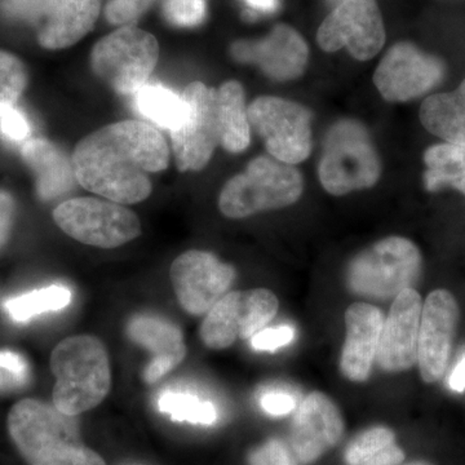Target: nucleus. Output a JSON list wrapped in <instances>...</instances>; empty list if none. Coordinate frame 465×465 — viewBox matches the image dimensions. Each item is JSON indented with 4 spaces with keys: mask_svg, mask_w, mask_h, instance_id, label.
<instances>
[{
    "mask_svg": "<svg viewBox=\"0 0 465 465\" xmlns=\"http://www.w3.org/2000/svg\"><path fill=\"white\" fill-rule=\"evenodd\" d=\"M73 168L79 185L119 204L145 201L149 174L166 170L170 149L150 124L137 121L105 125L75 146Z\"/></svg>",
    "mask_w": 465,
    "mask_h": 465,
    "instance_id": "1",
    "label": "nucleus"
},
{
    "mask_svg": "<svg viewBox=\"0 0 465 465\" xmlns=\"http://www.w3.org/2000/svg\"><path fill=\"white\" fill-rule=\"evenodd\" d=\"M51 370L56 378L54 405L67 416L99 406L112 388L108 351L96 336L76 335L58 342Z\"/></svg>",
    "mask_w": 465,
    "mask_h": 465,
    "instance_id": "2",
    "label": "nucleus"
},
{
    "mask_svg": "<svg viewBox=\"0 0 465 465\" xmlns=\"http://www.w3.org/2000/svg\"><path fill=\"white\" fill-rule=\"evenodd\" d=\"M302 194V177L291 164L273 157L252 159L246 171L235 174L220 193L219 208L229 219H243L289 207Z\"/></svg>",
    "mask_w": 465,
    "mask_h": 465,
    "instance_id": "3",
    "label": "nucleus"
},
{
    "mask_svg": "<svg viewBox=\"0 0 465 465\" xmlns=\"http://www.w3.org/2000/svg\"><path fill=\"white\" fill-rule=\"evenodd\" d=\"M381 173V159L362 124L342 121L332 125L318 164L324 191L345 195L369 189L378 183Z\"/></svg>",
    "mask_w": 465,
    "mask_h": 465,
    "instance_id": "4",
    "label": "nucleus"
},
{
    "mask_svg": "<svg viewBox=\"0 0 465 465\" xmlns=\"http://www.w3.org/2000/svg\"><path fill=\"white\" fill-rule=\"evenodd\" d=\"M421 272L416 244L402 237H388L362 251L348 269L349 289L365 298L391 299L414 289Z\"/></svg>",
    "mask_w": 465,
    "mask_h": 465,
    "instance_id": "5",
    "label": "nucleus"
},
{
    "mask_svg": "<svg viewBox=\"0 0 465 465\" xmlns=\"http://www.w3.org/2000/svg\"><path fill=\"white\" fill-rule=\"evenodd\" d=\"M159 58L157 39L145 30L122 26L94 45L91 67L118 94H136L148 84Z\"/></svg>",
    "mask_w": 465,
    "mask_h": 465,
    "instance_id": "6",
    "label": "nucleus"
},
{
    "mask_svg": "<svg viewBox=\"0 0 465 465\" xmlns=\"http://www.w3.org/2000/svg\"><path fill=\"white\" fill-rule=\"evenodd\" d=\"M0 11L35 27L45 50H64L91 32L100 16L101 0H0Z\"/></svg>",
    "mask_w": 465,
    "mask_h": 465,
    "instance_id": "7",
    "label": "nucleus"
},
{
    "mask_svg": "<svg viewBox=\"0 0 465 465\" xmlns=\"http://www.w3.org/2000/svg\"><path fill=\"white\" fill-rule=\"evenodd\" d=\"M58 228L73 240L100 247L115 249L142 234L139 217L124 204L96 198H73L54 208Z\"/></svg>",
    "mask_w": 465,
    "mask_h": 465,
    "instance_id": "8",
    "label": "nucleus"
},
{
    "mask_svg": "<svg viewBox=\"0 0 465 465\" xmlns=\"http://www.w3.org/2000/svg\"><path fill=\"white\" fill-rule=\"evenodd\" d=\"M280 302L272 291H232L208 312L202 323V341L210 349L232 347L238 339L247 341L265 329L277 314Z\"/></svg>",
    "mask_w": 465,
    "mask_h": 465,
    "instance_id": "9",
    "label": "nucleus"
},
{
    "mask_svg": "<svg viewBox=\"0 0 465 465\" xmlns=\"http://www.w3.org/2000/svg\"><path fill=\"white\" fill-rule=\"evenodd\" d=\"M182 122L170 131L176 166L182 173L207 166L220 143L217 91L193 82L182 94Z\"/></svg>",
    "mask_w": 465,
    "mask_h": 465,
    "instance_id": "10",
    "label": "nucleus"
},
{
    "mask_svg": "<svg viewBox=\"0 0 465 465\" xmlns=\"http://www.w3.org/2000/svg\"><path fill=\"white\" fill-rule=\"evenodd\" d=\"M250 125L264 140L272 157L298 164L312 150V115L304 106L280 97L262 96L249 106Z\"/></svg>",
    "mask_w": 465,
    "mask_h": 465,
    "instance_id": "11",
    "label": "nucleus"
},
{
    "mask_svg": "<svg viewBox=\"0 0 465 465\" xmlns=\"http://www.w3.org/2000/svg\"><path fill=\"white\" fill-rule=\"evenodd\" d=\"M317 42L326 52L347 48L356 60L374 58L385 43L384 21L376 0H342L321 24Z\"/></svg>",
    "mask_w": 465,
    "mask_h": 465,
    "instance_id": "12",
    "label": "nucleus"
},
{
    "mask_svg": "<svg viewBox=\"0 0 465 465\" xmlns=\"http://www.w3.org/2000/svg\"><path fill=\"white\" fill-rule=\"evenodd\" d=\"M7 423L11 439L30 464L60 446L79 443L73 416L43 401H20L9 411Z\"/></svg>",
    "mask_w": 465,
    "mask_h": 465,
    "instance_id": "13",
    "label": "nucleus"
},
{
    "mask_svg": "<svg viewBox=\"0 0 465 465\" xmlns=\"http://www.w3.org/2000/svg\"><path fill=\"white\" fill-rule=\"evenodd\" d=\"M170 278L183 311L192 316H202L228 293L235 271L213 253L192 250L174 260Z\"/></svg>",
    "mask_w": 465,
    "mask_h": 465,
    "instance_id": "14",
    "label": "nucleus"
},
{
    "mask_svg": "<svg viewBox=\"0 0 465 465\" xmlns=\"http://www.w3.org/2000/svg\"><path fill=\"white\" fill-rule=\"evenodd\" d=\"M445 66L409 42L394 45L376 67L374 84L382 97L391 103H406L442 81Z\"/></svg>",
    "mask_w": 465,
    "mask_h": 465,
    "instance_id": "15",
    "label": "nucleus"
},
{
    "mask_svg": "<svg viewBox=\"0 0 465 465\" xmlns=\"http://www.w3.org/2000/svg\"><path fill=\"white\" fill-rule=\"evenodd\" d=\"M459 322L457 299L446 290L428 295L421 311L418 365L427 384L440 381L448 369Z\"/></svg>",
    "mask_w": 465,
    "mask_h": 465,
    "instance_id": "16",
    "label": "nucleus"
},
{
    "mask_svg": "<svg viewBox=\"0 0 465 465\" xmlns=\"http://www.w3.org/2000/svg\"><path fill=\"white\" fill-rule=\"evenodd\" d=\"M423 300L414 289L394 298L382 323L376 362L387 372H401L418 363V341Z\"/></svg>",
    "mask_w": 465,
    "mask_h": 465,
    "instance_id": "17",
    "label": "nucleus"
},
{
    "mask_svg": "<svg viewBox=\"0 0 465 465\" xmlns=\"http://www.w3.org/2000/svg\"><path fill=\"white\" fill-rule=\"evenodd\" d=\"M232 54L240 63L255 64L269 78L291 81L307 67V42L289 25H277L260 41H240L232 45Z\"/></svg>",
    "mask_w": 465,
    "mask_h": 465,
    "instance_id": "18",
    "label": "nucleus"
},
{
    "mask_svg": "<svg viewBox=\"0 0 465 465\" xmlns=\"http://www.w3.org/2000/svg\"><path fill=\"white\" fill-rule=\"evenodd\" d=\"M344 434V420L338 406L321 391L302 401L291 430V446L302 464L314 463Z\"/></svg>",
    "mask_w": 465,
    "mask_h": 465,
    "instance_id": "19",
    "label": "nucleus"
},
{
    "mask_svg": "<svg viewBox=\"0 0 465 465\" xmlns=\"http://www.w3.org/2000/svg\"><path fill=\"white\" fill-rule=\"evenodd\" d=\"M384 318L381 309L367 302H354L347 309V339L342 347L341 370L351 381L370 378L378 354Z\"/></svg>",
    "mask_w": 465,
    "mask_h": 465,
    "instance_id": "20",
    "label": "nucleus"
},
{
    "mask_svg": "<svg viewBox=\"0 0 465 465\" xmlns=\"http://www.w3.org/2000/svg\"><path fill=\"white\" fill-rule=\"evenodd\" d=\"M128 335L136 344L148 349L153 360L143 379L149 384L163 378L186 357V345L179 327L158 317H134L128 324Z\"/></svg>",
    "mask_w": 465,
    "mask_h": 465,
    "instance_id": "21",
    "label": "nucleus"
},
{
    "mask_svg": "<svg viewBox=\"0 0 465 465\" xmlns=\"http://www.w3.org/2000/svg\"><path fill=\"white\" fill-rule=\"evenodd\" d=\"M21 157L35 174L36 192L42 200H56L78 183L72 159L47 140H29L21 148Z\"/></svg>",
    "mask_w": 465,
    "mask_h": 465,
    "instance_id": "22",
    "label": "nucleus"
},
{
    "mask_svg": "<svg viewBox=\"0 0 465 465\" xmlns=\"http://www.w3.org/2000/svg\"><path fill=\"white\" fill-rule=\"evenodd\" d=\"M420 121L443 142L465 146V79L455 91L428 97L420 108Z\"/></svg>",
    "mask_w": 465,
    "mask_h": 465,
    "instance_id": "23",
    "label": "nucleus"
},
{
    "mask_svg": "<svg viewBox=\"0 0 465 465\" xmlns=\"http://www.w3.org/2000/svg\"><path fill=\"white\" fill-rule=\"evenodd\" d=\"M220 145L229 153H242L249 148L251 125L243 87L238 82H226L217 90Z\"/></svg>",
    "mask_w": 465,
    "mask_h": 465,
    "instance_id": "24",
    "label": "nucleus"
},
{
    "mask_svg": "<svg viewBox=\"0 0 465 465\" xmlns=\"http://www.w3.org/2000/svg\"><path fill=\"white\" fill-rule=\"evenodd\" d=\"M424 185L430 192L457 189L465 195V146L439 143L424 154Z\"/></svg>",
    "mask_w": 465,
    "mask_h": 465,
    "instance_id": "25",
    "label": "nucleus"
},
{
    "mask_svg": "<svg viewBox=\"0 0 465 465\" xmlns=\"http://www.w3.org/2000/svg\"><path fill=\"white\" fill-rule=\"evenodd\" d=\"M405 452L396 445V434L385 427H375L351 440L345 451L348 465H399Z\"/></svg>",
    "mask_w": 465,
    "mask_h": 465,
    "instance_id": "26",
    "label": "nucleus"
},
{
    "mask_svg": "<svg viewBox=\"0 0 465 465\" xmlns=\"http://www.w3.org/2000/svg\"><path fill=\"white\" fill-rule=\"evenodd\" d=\"M72 298V291L67 287L54 284L8 299L3 307L15 322H27L42 314L66 308Z\"/></svg>",
    "mask_w": 465,
    "mask_h": 465,
    "instance_id": "27",
    "label": "nucleus"
},
{
    "mask_svg": "<svg viewBox=\"0 0 465 465\" xmlns=\"http://www.w3.org/2000/svg\"><path fill=\"white\" fill-rule=\"evenodd\" d=\"M134 94L136 109L159 127L173 131L182 122V94L179 96L161 84H148Z\"/></svg>",
    "mask_w": 465,
    "mask_h": 465,
    "instance_id": "28",
    "label": "nucleus"
},
{
    "mask_svg": "<svg viewBox=\"0 0 465 465\" xmlns=\"http://www.w3.org/2000/svg\"><path fill=\"white\" fill-rule=\"evenodd\" d=\"M158 407L173 420L188 421L192 424L213 425L217 420V410L208 401L182 391H166L158 400Z\"/></svg>",
    "mask_w": 465,
    "mask_h": 465,
    "instance_id": "29",
    "label": "nucleus"
},
{
    "mask_svg": "<svg viewBox=\"0 0 465 465\" xmlns=\"http://www.w3.org/2000/svg\"><path fill=\"white\" fill-rule=\"evenodd\" d=\"M29 75L23 61L0 50V114L15 108L25 91Z\"/></svg>",
    "mask_w": 465,
    "mask_h": 465,
    "instance_id": "30",
    "label": "nucleus"
},
{
    "mask_svg": "<svg viewBox=\"0 0 465 465\" xmlns=\"http://www.w3.org/2000/svg\"><path fill=\"white\" fill-rule=\"evenodd\" d=\"M163 15L174 26L195 27L206 20L207 0H164Z\"/></svg>",
    "mask_w": 465,
    "mask_h": 465,
    "instance_id": "31",
    "label": "nucleus"
},
{
    "mask_svg": "<svg viewBox=\"0 0 465 465\" xmlns=\"http://www.w3.org/2000/svg\"><path fill=\"white\" fill-rule=\"evenodd\" d=\"M32 465H106L94 450L81 443H69L52 450Z\"/></svg>",
    "mask_w": 465,
    "mask_h": 465,
    "instance_id": "32",
    "label": "nucleus"
},
{
    "mask_svg": "<svg viewBox=\"0 0 465 465\" xmlns=\"http://www.w3.org/2000/svg\"><path fill=\"white\" fill-rule=\"evenodd\" d=\"M30 379L29 363L23 354L0 351V391L20 390Z\"/></svg>",
    "mask_w": 465,
    "mask_h": 465,
    "instance_id": "33",
    "label": "nucleus"
},
{
    "mask_svg": "<svg viewBox=\"0 0 465 465\" xmlns=\"http://www.w3.org/2000/svg\"><path fill=\"white\" fill-rule=\"evenodd\" d=\"M155 0H109L105 17L113 25L134 26Z\"/></svg>",
    "mask_w": 465,
    "mask_h": 465,
    "instance_id": "34",
    "label": "nucleus"
},
{
    "mask_svg": "<svg viewBox=\"0 0 465 465\" xmlns=\"http://www.w3.org/2000/svg\"><path fill=\"white\" fill-rule=\"evenodd\" d=\"M250 465H296L289 449L281 440H271L256 449L249 458Z\"/></svg>",
    "mask_w": 465,
    "mask_h": 465,
    "instance_id": "35",
    "label": "nucleus"
},
{
    "mask_svg": "<svg viewBox=\"0 0 465 465\" xmlns=\"http://www.w3.org/2000/svg\"><path fill=\"white\" fill-rule=\"evenodd\" d=\"M30 131L26 116L16 106L0 114V133L11 142H24L30 136Z\"/></svg>",
    "mask_w": 465,
    "mask_h": 465,
    "instance_id": "36",
    "label": "nucleus"
},
{
    "mask_svg": "<svg viewBox=\"0 0 465 465\" xmlns=\"http://www.w3.org/2000/svg\"><path fill=\"white\" fill-rule=\"evenodd\" d=\"M295 332L289 326L272 327V329H264L251 338V344L256 351H277L284 345L292 341Z\"/></svg>",
    "mask_w": 465,
    "mask_h": 465,
    "instance_id": "37",
    "label": "nucleus"
},
{
    "mask_svg": "<svg viewBox=\"0 0 465 465\" xmlns=\"http://www.w3.org/2000/svg\"><path fill=\"white\" fill-rule=\"evenodd\" d=\"M260 405L268 414L284 416L295 409L296 403L290 394L283 393V391H269L260 399Z\"/></svg>",
    "mask_w": 465,
    "mask_h": 465,
    "instance_id": "38",
    "label": "nucleus"
},
{
    "mask_svg": "<svg viewBox=\"0 0 465 465\" xmlns=\"http://www.w3.org/2000/svg\"><path fill=\"white\" fill-rule=\"evenodd\" d=\"M15 215L14 198L7 192L0 191V247L5 246L11 232Z\"/></svg>",
    "mask_w": 465,
    "mask_h": 465,
    "instance_id": "39",
    "label": "nucleus"
},
{
    "mask_svg": "<svg viewBox=\"0 0 465 465\" xmlns=\"http://www.w3.org/2000/svg\"><path fill=\"white\" fill-rule=\"evenodd\" d=\"M251 15L273 14L280 7V0H244Z\"/></svg>",
    "mask_w": 465,
    "mask_h": 465,
    "instance_id": "40",
    "label": "nucleus"
},
{
    "mask_svg": "<svg viewBox=\"0 0 465 465\" xmlns=\"http://www.w3.org/2000/svg\"><path fill=\"white\" fill-rule=\"evenodd\" d=\"M449 385L452 391H458V393H463L465 391V356L461 358L460 362L450 375Z\"/></svg>",
    "mask_w": 465,
    "mask_h": 465,
    "instance_id": "41",
    "label": "nucleus"
},
{
    "mask_svg": "<svg viewBox=\"0 0 465 465\" xmlns=\"http://www.w3.org/2000/svg\"><path fill=\"white\" fill-rule=\"evenodd\" d=\"M327 5H331V7H336V5H339V3H341L342 0H326Z\"/></svg>",
    "mask_w": 465,
    "mask_h": 465,
    "instance_id": "42",
    "label": "nucleus"
},
{
    "mask_svg": "<svg viewBox=\"0 0 465 465\" xmlns=\"http://www.w3.org/2000/svg\"><path fill=\"white\" fill-rule=\"evenodd\" d=\"M406 465H432L430 463H427V461H415V463H410Z\"/></svg>",
    "mask_w": 465,
    "mask_h": 465,
    "instance_id": "43",
    "label": "nucleus"
}]
</instances>
